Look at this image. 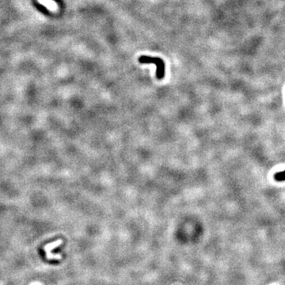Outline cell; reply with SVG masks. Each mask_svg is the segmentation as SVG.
<instances>
[{"label": "cell", "instance_id": "6da1fadb", "mask_svg": "<svg viewBox=\"0 0 285 285\" xmlns=\"http://www.w3.org/2000/svg\"><path fill=\"white\" fill-rule=\"evenodd\" d=\"M139 62L141 63H154L157 67L156 77L158 79L163 78L165 75V63L159 57H151L147 56H141L139 58Z\"/></svg>", "mask_w": 285, "mask_h": 285}, {"label": "cell", "instance_id": "7a4b0ae2", "mask_svg": "<svg viewBox=\"0 0 285 285\" xmlns=\"http://www.w3.org/2000/svg\"><path fill=\"white\" fill-rule=\"evenodd\" d=\"M37 2L44 6L48 10L52 11V12H56L59 9L58 5L52 0H37Z\"/></svg>", "mask_w": 285, "mask_h": 285}, {"label": "cell", "instance_id": "3957f363", "mask_svg": "<svg viewBox=\"0 0 285 285\" xmlns=\"http://www.w3.org/2000/svg\"><path fill=\"white\" fill-rule=\"evenodd\" d=\"M274 179L277 181H285V170L277 173L274 175Z\"/></svg>", "mask_w": 285, "mask_h": 285}]
</instances>
